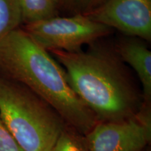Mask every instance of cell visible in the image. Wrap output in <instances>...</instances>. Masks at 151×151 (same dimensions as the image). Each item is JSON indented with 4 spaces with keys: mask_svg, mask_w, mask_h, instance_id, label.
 Returning <instances> with one entry per match:
<instances>
[{
    "mask_svg": "<svg viewBox=\"0 0 151 151\" xmlns=\"http://www.w3.org/2000/svg\"><path fill=\"white\" fill-rule=\"evenodd\" d=\"M96 42L86 50L49 52L63 67L71 88L98 122L127 120L139 112L143 101L116 50Z\"/></svg>",
    "mask_w": 151,
    "mask_h": 151,
    "instance_id": "1",
    "label": "cell"
},
{
    "mask_svg": "<svg viewBox=\"0 0 151 151\" xmlns=\"http://www.w3.org/2000/svg\"><path fill=\"white\" fill-rule=\"evenodd\" d=\"M0 75L32 91L78 134L86 135L98 122L71 88L63 67L22 28L0 41Z\"/></svg>",
    "mask_w": 151,
    "mask_h": 151,
    "instance_id": "2",
    "label": "cell"
},
{
    "mask_svg": "<svg viewBox=\"0 0 151 151\" xmlns=\"http://www.w3.org/2000/svg\"><path fill=\"white\" fill-rule=\"evenodd\" d=\"M0 117L23 151H50L67 126L44 100L1 75Z\"/></svg>",
    "mask_w": 151,
    "mask_h": 151,
    "instance_id": "3",
    "label": "cell"
},
{
    "mask_svg": "<svg viewBox=\"0 0 151 151\" xmlns=\"http://www.w3.org/2000/svg\"><path fill=\"white\" fill-rule=\"evenodd\" d=\"M41 48L50 52H78L109 35L113 29L78 13L72 16H54L22 28Z\"/></svg>",
    "mask_w": 151,
    "mask_h": 151,
    "instance_id": "4",
    "label": "cell"
},
{
    "mask_svg": "<svg viewBox=\"0 0 151 151\" xmlns=\"http://www.w3.org/2000/svg\"><path fill=\"white\" fill-rule=\"evenodd\" d=\"M85 137L88 151H142L151 141L150 104L127 120L97 122Z\"/></svg>",
    "mask_w": 151,
    "mask_h": 151,
    "instance_id": "5",
    "label": "cell"
},
{
    "mask_svg": "<svg viewBox=\"0 0 151 151\" xmlns=\"http://www.w3.org/2000/svg\"><path fill=\"white\" fill-rule=\"evenodd\" d=\"M84 14L127 37L151 40V0H104Z\"/></svg>",
    "mask_w": 151,
    "mask_h": 151,
    "instance_id": "6",
    "label": "cell"
},
{
    "mask_svg": "<svg viewBox=\"0 0 151 151\" xmlns=\"http://www.w3.org/2000/svg\"><path fill=\"white\" fill-rule=\"evenodd\" d=\"M116 53L124 64L129 65L137 73L142 88L143 102L150 104L151 51L143 40L136 37L122 39L116 45Z\"/></svg>",
    "mask_w": 151,
    "mask_h": 151,
    "instance_id": "7",
    "label": "cell"
},
{
    "mask_svg": "<svg viewBox=\"0 0 151 151\" xmlns=\"http://www.w3.org/2000/svg\"><path fill=\"white\" fill-rule=\"evenodd\" d=\"M22 23H35L57 16L58 0H18Z\"/></svg>",
    "mask_w": 151,
    "mask_h": 151,
    "instance_id": "8",
    "label": "cell"
},
{
    "mask_svg": "<svg viewBox=\"0 0 151 151\" xmlns=\"http://www.w3.org/2000/svg\"><path fill=\"white\" fill-rule=\"evenodd\" d=\"M22 23L18 0H0V41Z\"/></svg>",
    "mask_w": 151,
    "mask_h": 151,
    "instance_id": "9",
    "label": "cell"
},
{
    "mask_svg": "<svg viewBox=\"0 0 151 151\" xmlns=\"http://www.w3.org/2000/svg\"><path fill=\"white\" fill-rule=\"evenodd\" d=\"M50 151H87L73 132L65 128Z\"/></svg>",
    "mask_w": 151,
    "mask_h": 151,
    "instance_id": "10",
    "label": "cell"
},
{
    "mask_svg": "<svg viewBox=\"0 0 151 151\" xmlns=\"http://www.w3.org/2000/svg\"><path fill=\"white\" fill-rule=\"evenodd\" d=\"M0 151H23L0 117Z\"/></svg>",
    "mask_w": 151,
    "mask_h": 151,
    "instance_id": "11",
    "label": "cell"
},
{
    "mask_svg": "<svg viewBox=\"0 0 151 151\" xmlns=\"http://www.w3.org/2000/svg\"><path fill=\"white\" fill-rule=\"evenodd\" d=\"M58 2L71 9L83 10V14L87 10V0H58Z\"/></svg>",
    "mask_w": 151,
    "mask_h": 151,
    "instance_id": "12",
    "label": "cell"
},
{
    "mask_svg": "<svg viewBox=\"0 0 151 151\" xmlns=\"http://www.w3.org/2000/svg\"><path fill=\"white\" fill-rule=\"evenodd\" d=\"M104 1V0H87V10L85 13L88 12V11L97 7V6H99Z\"/></svg>",
    "mask_w": 151,
    "mask_h": 151,
    "instance_id": "13",
    "label": "cell"
},
{
    "mask_svg": "<svg viewBox=\"0 0 151 151\" xmlns=\"http://www.w3.org/2000/svg\"><path fill=\"white\" fill-rule=\"evenodd\" d=\"M149 151H150V150H149Z\"/></svg>",
    "mask_w": 151,
    "mask_h": 151,
    "instance_id": "14",
    "label": "cell"
}]
</instances>
